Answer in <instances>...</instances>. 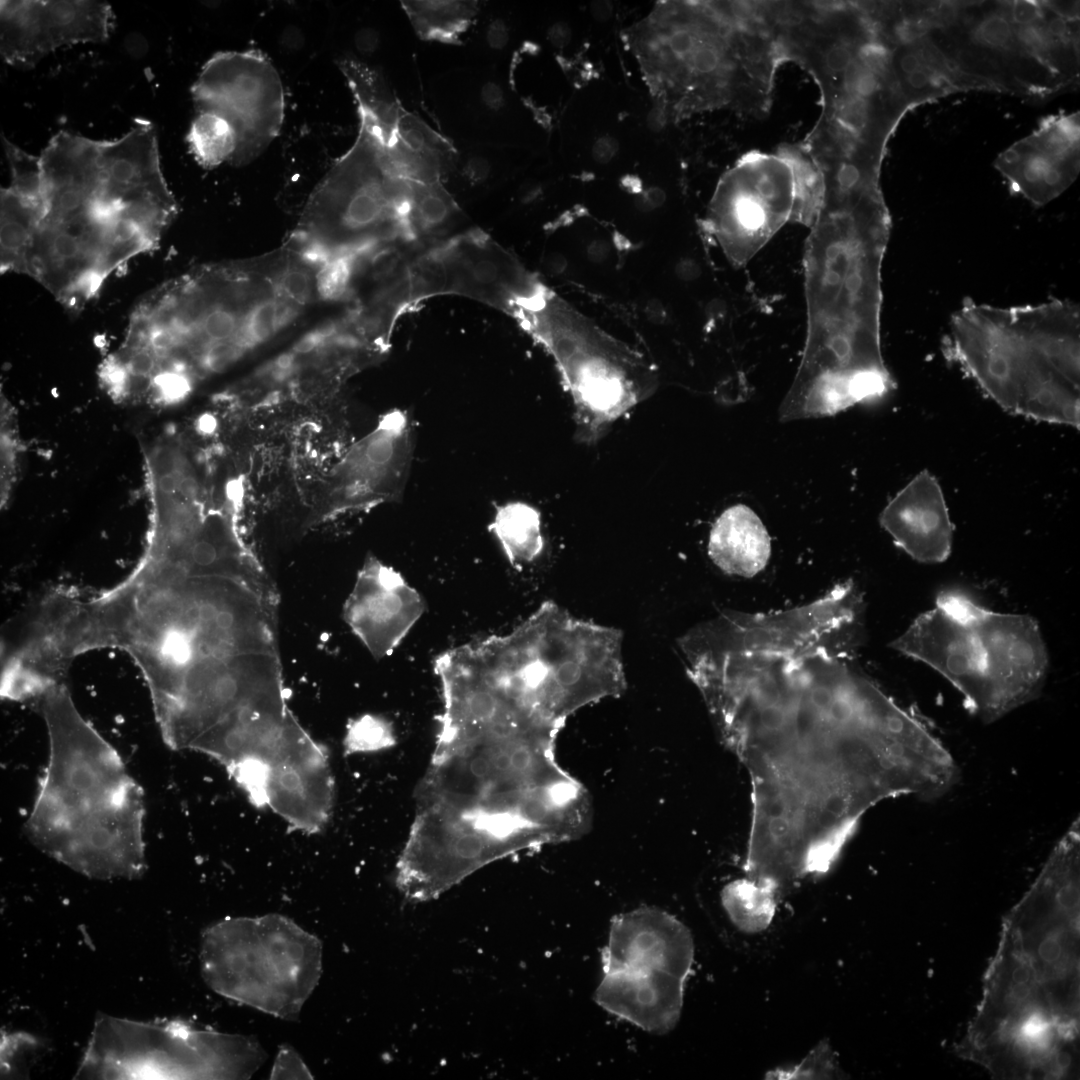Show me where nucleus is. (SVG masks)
<instances>
[{"mask_svg": "<svg viewBox=\"0 0 1080 1080\" xmlns=\"http://www.w3.org/2000/svg\"><path fill=\"white\" fill-rule=\"evenodd\" d=\"M832 638L745 657L710 715L747 769V872L794 885L826 874L865 813L901 795L945 794L956 764L941 741L853 663Z\"/></svg>", "mask_w": 1080, "mask_h": 1080, "instance_id": "obj_1", "label": "nucleus"}, {"mask_svg": "<svg viewBox=\"0 0 1080 1080\" xmlns=\"http://www.w3.org/2000/svg\"><path fill=\"white\" fill-rule=\"evenodd\" d=\"M46 624L65 664L98 648L127 652L166 739L223 729L283 684L277 594L245 550L210 553L190 540L151 538L115 587L89 597L60 588Z\"/></svg>", "mask_w": 1080, "mask_h": 1080, "instance_id": "obj_2", "label": "nucleus"}, {"mask_svg": "<svg viewBox=\"0 0 1080 1080\" xmlns=\"http://www.w3.org/2000/svg\"><path fill=\"white\" fill-rule=\"evenodd\" d=\"M558 734L482 731L435 741L395 882L412 902L495 862L586 834V788L556 760Z\"/></svg>", "mask_w": 1080, "mask_h": 1080, "instance_id": "obj_3", "label": "nucleus"}, {"mask_svg": "<svg viewBox=\"0 0 1080 1080\" xmlns=\"http://www.w3.org/2000/svg\"><path fill=\"white\" fill-rule=\"evenodd\" d=\"M890 216L878 181H824L804 254L807 332L787 400L827 416L894 387L880 337Z\"/></svg>", "mask_w": 1080, "mask_h": 1080, "instance_id": "obj_4", "label": "nucleus"}, {"mask_svg": "<svg viewBox=\"0 0 1080 1080\" xmlns=\"http://www.w3.org/2000/svg\"><path fill=\"white\" fill-rule=\"evenodd\" d=\"M49 757L25 823L31 842L94 879H135L147 868L144 794L116 749L79 713L64 684L36 700Z\"/></svg>", "mask_w": 1080, "mask_h": 1080, "instance_id": "obj_5", "label": "nucleus"}, {"mask_svg": "<svg viewBox=\"0 0 1080 1080\" xmlns=\"http://www.w3.org/2000/svg\"><path fill=\"white\" fill-rule=\"evenodd\" d=\"M943 353L1004 410L1079 428L1076 303L997 307L966 300L951 317Z\"/></svg>", "mask_w": 1080, "mask_h": 1080, "instance_id": "obj_6", "label": "nucleus"}, {"mask_svg": "<svg viewBox=\"0 0 1080 1080\" xmlns=\"http://www.w3.org/2000/svg\"><path fill=\"white\" fill-rule=\"evenodd\" d=\"M359 119L353 145L318 184L295 232L318 263L414 243L407 224L410 181L399 174L377 128Z\"/></svg>", "mask_w": 1080, "mask_h": 1080, "instance_id": "obj_7", "label": "nucleus"}, {"mask_svg": "<svg viewBox=\"0 0 1080 1080\" xmlns=\"http://www.w3.org/2000/svg\"><path fill=\"white\" fill-rule=\"evenodd\" d=\"M202 976L217 994L296 1020L322 974V944L279 914L226 918L202 936Z\"/></svg>", "mask_w": 1080, "mask_h": 1080, "instance_id": "obj_8", "label": "nucleus"}, {"mask_svg": "<svg viewBox=\"0 0 1080 1080\" xmlns=\"http://www.w3.org/2000/svg\"><path fill=\"white\" fill-rule=\"evenodd\" d=\"M553 357L570 392L579 437L597 439L655 390V368L547 287L515 316Z\"/></svg>", "mask_w": 1080, "mask_h": 1080, "instance_id": "obj_9", "label": "nucleus"}, {"mask_svg": "<svg viewBox=\"0 0 1080 1080\" xmlns=\"http://www.w3.org/2000/svg\"><path fill=\"white\" fill-rule=\"evenodd\" d=\"M256 1039L183 1020L139 1022L100 1014L76 1078L248 1079L264 1063Z\"/></svg>", "mask_w": 1080, "mask_h": 1080, "instance_id": "obj_10", "label": "nucleus"}, {"mask_svg": "<svg viewBox=\"0 0 1080 1080\" xmlns=\"http://www.w3.org/2000/svg\"><path fill=\"white\" fill-rule=\"evenodd\" d=\"M413 306L456 295L515 317L545 286L513 254L473 230L419 248L410 262Z\"/></svg>", "mask_w": 1080, "mask_h": 1080, "instance_id": "obj_11", "label": "nucleus"}, {"mask_svg": "<svg viewBox=\"0 0 1080 1080\" xmlns=\"http://www.w3.org/2000/svg\"><path fill=\"white\" fill-rule=\"evenodd\" d=\"M794 198L788 161L778 151H752L720 181L705 222L707 231L732 264L744 265L791 222Z\"/></svg>", "mask_w": 1080, "mask_h": 1080, "instance_id": "obj_12", "label": "nucleus"}, {"mask_svg": "<svg viewBox=\"0 0 1080 1080\" xmlns=\"http://www.w3.org/2000/svg\"><path fill=\"white\" fill-rule=\"evenodd\" d=\"M197 112L224 118L236 136L235 165L248 164L277 137L285 116L281 78L260 51L214 54L191 88Z\"/></svg>", "mask_w": 1080, "mask_h": 1080, "instance_id": "obj_13", "label": "nucleus"}, {"mask_svg": "<svg viewBox=\"0 0 1080 1080\" xmlns=\"http://www.w3.org/2000/svg\"><path fill=\"white\" fill-rule=\"evenodd\" d=\"M939 595L969 621L987 647L988 704L983 721L998 720L1031 701L1049 666L1037 621L1029 615L989 610L958 590Z\"/></svg>", "mask_w": 1080, "mask_h": 1080, "instance_id": "obj_14", "label": "nucleus"}, {"mask_svg": "<svg viewBox=\"0 0 1080 1080\" xmlns=\"http://www.w3.org/2000/svg\"><path fill=\"white\" fill-rule=\"evenodd\" d=\"M1 54L17 68L34 67L62 47L106 41L114 27L102 1H1Z\"/></svg>", "mask_w": 1080, "mask_h": 1080, "instance_id": "obj_15", "label": "nucleus"}, {"mask_svg": "<svg viewBox=\"0 0 1080 1080\" xmlns=\"http://www.w3.org/2000/svg\"><path fill=\"white\" fill-rule=\"evenodd\" d=\"M890 646L949 681L970 712L985 718L988 704V650L969 621L940 595Z\"/></svg>", "mask_w": 1080, "mask_h": 1080, "instance_id": "obj_16", "label": "nucleus"}, {"mask_svg": "<svg viewBox=\"0 0 1080 1080\" xmlns=\"http://www.w3.org/2000/svg\"><path fill=\"white\" fill-rule=\"evenodd\" d=\"M100 191L97 202L131 214L162 230L178 212L163 176L154 125L137 119L114 140H98Z\"/></svg>", "mask_w": 1080, "mask_h": 1080, "instance_id": "obj_17", "label": "nucleus"}, {"mask_svg": "<svg viewBox=\"0 0 1080 1080\" xmlns=\"http://www.w3.org/2000/svg\"><path fill=\"white\" fill-rule=\"evenodd\" d=\"M414 455V429L404 411L386 414L348 453L338 471L337 508H366L402 496Z\"/></svg>", "mask_w": 1080, "mask_h": 1080, "instance_id": "obj_18", "label": "nucleus"}, {"mask_svg": "<svg viewBox=\"0 0 1080 1080\" xmlns=\"http://www.w3.org/2000/svg\"><path fill=\"white\" fill-rule=\"evenodd\" d=\"M424 611L422 597L400 573L369 557L344 604L343 617L379 660L392 654Z\"/></svg>", "mask_w": 1080, "mask_h": 1080, "instance_id": "obj_19", "label": "nucleus"}, {"mask_svg": "<svg viewBox=\"0 0 1080 1080\" xmlns=\"http://www.w3.org/2000/svg\"><path fill=\"white\" fill-rule=\"evenodd\" d=\"M270 767L267 806L295 829L320 831L334 796L325 751L300 727L283 742Z\"/></svg>", "mask_w": 1080, "mask_h": 1080, "instance_id": "obj_20", "label": "nucleus"}, {"mask_svg": "<svg viewBox=\"0 0 1080 1080\" xmlns=\"http://www.w3.org/2000/svg\"><path fill=\"white\" fill-rule=\"evenodd\" d=\"M695 948L689 929L673 915L640 907L616 916L601 961L603 972L658 971L688 978Z\"/></svg>", "mask_w": 1080, "mask_h": 1080, "instance_id": "obj_21", "label": "nucleus"}, {"mask_svg": "<svg viewBox=\"0 0 1080 1080\" xmlns=\"http://www.w3.org/2000/svg\"><path fill=\"white\" fill-rule=\"evenodd\" d=\"M881 526L895 544L921 563H941L952 549L953 525L942 489L928 471L920 472L886 505Z\"/></svg>", "mask_w": 1080, "mask_h": 1080, "instance_id": "obj_22", "label": "nucleus"}, {"mask_svg": "<svg viewBox=\"0 0 1080 1080\" xmlns=\"http://www.w3.org/2000/svg\"><path fill=\"white\" fill-rule=\"evenodd\" d=\"M46 221L86 213L100 191L98 140L67 131L55 134L40 155Z\"/></svg>", "mask_w": 1080, "mask_h": 1080, "instance_id": "obj_23", "label": "nucleus"}, {"mask_svg": "<svg viewBox=\"0 0 1080 1080\" xmlns=\"http://www.w3.org/2000/svg\"><path fill=\"white\" fill-rule=\"evenodd\" d=\"M686 979L658 971L603 972L594 999L608 1013L654 1034L678 1023Z\"/></svg>", "mask_w": 1080, "mask_h": 1080, "instance_id": "obj_24", "label": "nucleus"}, {"mask_svg": "<svg viewBox=\"0 0 1080 1080\" xmlns=\"http://www.w3.org/2000/svg\"><path fill=\"white\" fill-rule=\"evenodd\" d=\"M708 554L724 573L751 578L768 564L771 539L751 508L733 505L714 522L709 534Z\"/></svg>", "mask_w": 1080, "mask_h": 1080, "instance_id": "obj_25", "label": "nucleus"}, {"mask_svg": "<svg viewBox=\"0 0 1080 1080\" xmlns=\"http://www.w3.org/2000/svg\"><path fill=\"white\" fill-rule=\"evenodd\" d=\"M400 175L412 182H437L455 150L414 114L405 111L393 135L385 139Z\"/></svg>", "mask_w": 1080, "mask_h": 1080, "instance_id": "obj_26", "label": "nucleus"}, {"mask_svg": "<svg viewBox=\"0 0 1080 1080\" xmlns=\"http://www.w3.org/2000/svg\"><path fill=\"white\" fill-rule=\"evenodd\" d=\"M1020 157L1001 171L1011 191L1035 205H1043L1060 195L1077 177L1078 155L1057 158L1036 148L1029 138L1015 144Z\"/></svg>", "mask_w": 1080, "mask_h": 1080, "instance_id": "obj_27", "label": "nucleus"}, {"mask_svg": "<svg viewBox=\"0 0 1080 1080\" xmlns=\"http://www.w3.org/2000/svg\"><path fill=\"white\" fill-rule=\"evenodd\" d=\"M452 195L437 182L410 181L407 224L410 237L421 247L442 239L460 216Z\"/></svg>", "mask_w": 1080, "mask_h": 1080, "instance_id": "obj_28", "label": "nucleus"}, {"mask_svg": "<svg viewBox=\"0 0 1080 1080\" xmlns=\"http://www.w3.org/2000/svg\"><path fill=\"white\" fill-rule=\"evenodd\" d=\"M0 204L1 273L26 274L28 252L44 208L24 200L8 187L1 188Z\"/></svg>", "mask_w": 1080, "mask_h": 1080, "instance_id": "obj_29", "label": "nucleus"}, {"mask_svg": "<svg viewBox=\"0 0 1080 1080\" xmlns=\"http://www.w3.org/2000/svg\"><path fill=\"white\" fill-rule=\"evenodd\" d=\"M489 529L514 567L531 563L543 551L541 516L524 502H509L497 508Z\"/></svg>", "mask_w": 1080, "mask_h": 1080, "instance_id": "obj_30", "label": "nucleus"}, {"mask_svg": "<svg viewBox=\"0 0 1080 1080\" xmlns=\"http://www.w3.org/2000/svg\"><path fill=\"white\" fill-rule=\"evenodd\" d=\"M416 34L423 40L455 44L468 31L479 13L477 1H401Z\"/></svg>", "mask_w": 1080, "mask_h": 1080, "instance_id": "obj_31", "label": "nucleus"}, {"mask_svg": "<svg viewBox=\"0 0 1080 1080\" xmlns=\"http://www.w3.org/2000/svg\"><path fill=\"white\" fill-rule=\"evenodd\" d=\"M721 901L737 928L746 933H758L771 924L778 897L744 876L724 886Z\"/></svg>", "mask_w": 1080, "mask_h": 1080, "instance_id": "obj_32", "label": "nucleus"}, {"mask_svg": "<svg viewBox=\"0 0 1080 1080\" xmlns=\"http://www.w3.org/2000/svg\"><path fill=\"white\" fill-rule=\"evenodd\" d=\"M777 151L788 161L794 177L795 198L791 222L810 227L823 200L822 172L800 142L784 144Z\"/></svg>", "mask_w": 1080, "mask_h": 1080, "instance_id": "obj_33", "label": "nucleus"}, {"mask_svg": "<svg viewBox=\"0 0 1080 1080\" xmlns=\"http://www.w3.org/2000/svg\"><path fill=\"white\" fill-rule=\"evenodd\" d=\"M187 134L190 152L206 169L230 162L236 150V136L230 124L221 116L197 112Z\"/></svg>", "mask_w": 1080, "mask_h": 1080, "instance_id": "obj_34", "label": "nucleus"}, {"mask_svg": "<svg viewBox=\"0 0 1080 1080\" xmlns=\"http://www.w3.org/2000/svg\"><path fill=\"white\" fill-rule=\"evenodd\" d=\"M2 142L11 171L8 188L24 200L44 208L40 156L27 153L4 136Z\"/></svg>", "mask_w": 1080, "mask_h": 1080, "instance_id": "obj_35", "label": "nucleus"}, {"mask_svg": "<svg viewBox=\"0 0 1080 1080\" xmlns=\"http://www.w3.org/2000/svg\"><path fill=\"white\" fill-rule=\"evenodd\" d=\"M396 736L394 728L387 719L365 714L351 720L343 740L347 755L384 750L394 746Z\"/></svg>", "mask_w": 1080, "mask_h": 1080, "instance_id": "obj_36", "label": "nucleus"}, {"mask_svg": "<svg viewBox=\"0 0 1080 1080\" xmlns=\"http://www.w3.org/2000/svg\"><path fill=\"white\" fill-rule=\"evenodd\" d=\"M838 1067L834 1051L830 1045L820 1042L801 1062L790 1068L770 1071L766 1078L771 1079H832L837 1075Z\"/></svg>", "mask_w": 1080, "mask_h": 1080, "instance_id": "obj_37", "label": "nucleus"}, {"mask_svg": "<svg viewBox=\"0 0 1080 1080\" xmlns=\"http://www.w3.org/2000/svg\"><path fill=\"white\" fill-rule=\"evenodd\" d=\"M974 44L1004 52L1019 46L1006 13L994 12L979 20L970 32Z\"/></svg>", "mask_w": 1080, "mask_h": 1080, "instance_id": "obj_38", "label": "nucleus"}, {"mask_svg": "<svg viewBox=\"0 0 1080 1080\" xmlns=\"http://www.w3.org/2000/svg\"><path fill=\"white\" fill-rule=\"evenodd\" d=\"M271 1079H313L312 1074L298 1052L289 1046L283 1044L279 1047V1051L275 1058L272 1071L270 1073Z\"/></svg>", "mask_w": 1080, "mask_h": 1080, "instance_id": "obj_39", "label": "nucleus"}, {"mask_svg": "<svg viewBox=\"0 0 1080 1080\" xmlns=\"http://www.w3.org/2000/svg\"><path fill=\"white\" fill-rule=\"evenodd\" d=\"M1044 8L1040 2L1015 1L1010 4L1008 13L1009 21L1015 26H1027L1037 24L1043 19Z\"/></svg>", "mask_w": 1080, "mask_h": 1080, "instance_id": "obj_40", "label": "nucleus"}, {"mask_svg": "<svg viewBox=\"0 0 1080 1080\" xmlns=\"http://www.w3.org/2000/svg\"><path fill=\"white\" fill-rule=\"evenodd\" d=\"M618 151V142L611 136H603L595 141L592 147V157L600 164L610 162Z\"/></svg>", "mask_w": 1080, "mask_h": 1080, "instance_id": "obj_41", "label": "nucleus"}, {"mask_svg": "<svg viewBox=\"0 0 1080 1080\" xmlns=\"http://www.w3.org/2000/svg\"><path fill=\"white\" fill-rule=\"evenodd\" d=\"M488 43L493 48H502L508 41V31L502 22L496 21L487 30Z\"/></svg>", "mask_w": 1080, "mask_h": 1080, "instance_id": "obj_42", "label": "nucleus"}, {"mask_svg": "<svg viewBox=\"0 0 1080 1080\" xmlns=\"http://www.w3.org/2000/svg\"><path fill=\"white\" fill-rule=\"evenodd\" d=\"M549 40L555 47H563L571 37L570 28L564 23H557L549 30Z\"/></svg>", "mask_w": 1080, "mask_h": 1080, "instance_id": "obj_43", "label": "nucleus"}, {"mask_svg": "<svg viewBox=\"0 0 1080 1080\" xmlns=\"http://www.w3.org/2000/svg\"><path fill=\"white\" fill-rule=\"evenodd\" d=\"M591 11L596 20L604 22L612 16L613 7L608 1H595L591 5Z\"/></svg>", "mask_w": 1080, "mask_h": 1080, "instance_id": "obj_44", "label": "nucleus"}, {"mask_svg": "<svg viewBox=\"0 0 1080 1080\" xmlns=\"http://www.w3.org/2000/svg\"><path fill=\"white\" fill-rule=\"evenodd\" d=\"M648 127L653 131H660L666 124L664 110L660 107L652 109L647 116Z\"/></svg>", "mask_w": 1080, "mask_h": 1080, "instance_id": "obj_45", "label": "nucleus"}, {"mask_svg": "<svg viewBox=\"0 0 1080 1080\" xmlns=\"http://www.w3.org/2000/svg\"><path fill=\"white\" fill-rule=\"evenodd\" d=\"M664 198L665 195L662 190H660L659 188H651L646 192L644 196V202L649 207L654 208L663 203Z\"/></svg>", "mask_w": 1080, "mask_h": 1080, "instance_id": "obj_46", "label": "nucleus"}, {"mask_svg": "<svg viewBox=\"0 0 1080 1080\" xmlns=\"http://www.w3.org/2000/svg\"><path fill=\"white\" fill-rule=\"evenodd\" d=\"M802 146H803V145H802ZM803 147H804V146H803ZM806 151H807V150H806ZM809 155H810V154H809ZM810 156H811V155H810ZM811 157H812V156H811ZM812 159H813V160H814V161H815V162H816L817 164H825V163L839 162V161H829V160H817V159H815V158H813V157H812ZM881 159H882V158H881ZM881 159H880V158H874V157H872V158H861V159H852V160H854V161H882ZM840 161H842V160H840ZM843 161H844V160H843Z\"/></svg>", "mask_w": 1080, "mask_h": 1080, "instance_id": "obj_47", "label": "nucleus"}, {"mask_svg": "<svg viewBox=\"0 0 1080 1080\" xmlns=\"http://www.w3.org/2000/svg\"><path fill=\"white\" fill-rule=\"evenodd\" d=\"M844 161H845V160H844ZM853 161H854V160H853ZM839 162H840V161H839ZM862 162H877V163H881L880 161H862ZM832 163H834V162H832ZM816 164H817V163H816ZM825 164H827V163H825ZM818 165H822V164H818Z\"/></svg>", "mask_w": 1080, "mask_h": 1080, "instance_id": "obj_48", "label": "nucleus"}, {"mask_svg": "<svg viewBox=\"0 0 1080 1080\" xmlns=\"http://www.w3.org/2000/svg\"><path fill=\"white\" fill-rule=\"evenodd\" d=\"M852 161H853V160H852ZM859 162H862V161H859ZM815 163H816V162H815ZM866 163H876V164H881V163H877V162H866ZM827 164H828V163H827ZM817 165H818V164H817ZM822 165H824V164H822Z\"/></svg>", "mask_w": 1080, "mask_h": 1080, "instance_id": "obj_49", "label": "nucleus"}]
</instances>
